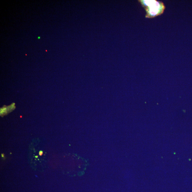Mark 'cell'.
<instances>
[{"mask_svg":"<svg viewBox=\"0 0 192 192\" xmlns=\"http://www.w3.org/2000/svg\"><path fill=\"white\" fill-rule=\"evenodd\" d=\"M139 2L146 10V18H152L160 15L166 8L163 2L156 0H139Z\"/></svg>","mask_w":192,"mask_h":192,"instance_id":"obj_1","label":"cell"},{"mask_svg":"<svg viewBox=\"0 0 192 192\" xmlns=\"http://www.w3.org/2000/svg\"><path fill=\"white\" fill-rule=\"evenodd\" d=\"M10 112L9 108L8 106H4L3 107L1 108L0 109V115L1 116H3L7 115Z\"/></svg>","mask_w":192,"mask_h":192,"instance_id":"obj_2","label":"cell"},{"mask_svg":"<svg viewBox=\"0 0 192 192\" xmlns=\"http://www.w3.org/2000/svg\"><path fill=\"white\" fill-rule=\"evenodd\" d=\"M8 107L9 108L10 112H11L15 108V104L12 103L11 105L8 106Z\"/></svg>","mask_w":192,"mask_h":192,"instance_id":"obj_3","label":"cell"},{"mask_svg":"<svg viewBox=\"0 0 192 192\" xmlns=\"http://www.w3.org/2000/svg\"><path fill=\"white\" fill-rule=\"evenodd\" d=\"M43 153V151H41L39 152V156H42Z\"/></svg>","mask_w":192,"mask_h":192,"instance_id":"obj_4","label":"cell"},{"mask_svg":"<svg viewBox=\"0 0 192 192\" xmlns=\"http://www.w3.org/2000/svg\"><path fill=\"white\" fill-rule=\"evenodd\" d=\"M5 154H2V157L3 158H5Z\"/></svg>","mask_w":192,"mask_h":192,"instance_id":"obj_5","label":"cell"},{"mask_svg":"<svg viewBox=\"0 0 192 192\" xmlns=\"http://www.w3.org/2000/svg\"><path fill=\"white\" fill-rule=\"evenodd\" d=\"M35 157L37 158L38 157V156H35Z\"/></svg>","mask_w":192,"mask_h":192,"instance_id":"obj_6","label":"cell"}]
</instances>
